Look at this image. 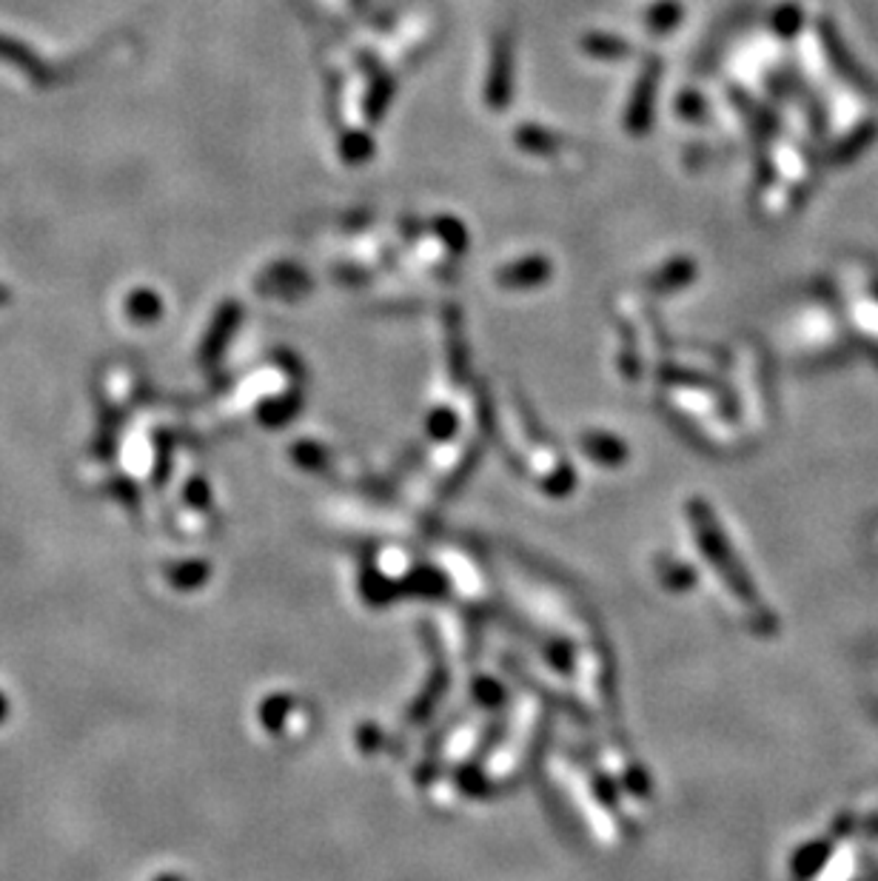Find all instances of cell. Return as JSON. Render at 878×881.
<instances>
[{
	"instance_id": "obj_1",
	"label": "cell",
	"mask_w": 878,
	"mask_h": 881,
	"mask_svg": "<svg viewBox=\"0 0 878 881\" xmlns=\"http://www.w3.org/2000/svg\"><path fill=\"white\" fill-rule=\"evenodd\" d=\"M3 713H7V702H3V696H0V720H3Z\"/></svg>"
}]
</instances>
